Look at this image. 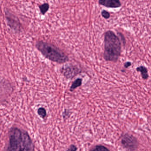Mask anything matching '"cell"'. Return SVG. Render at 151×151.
I'll return each mask as SVG.
<instances>
[{"instance_id": "obj_1", "label": "cell", "mask_w": 151, "mask_h": 151, "mask_svg": "<svg viewBox=\"0 0 151 151\" xmlns=\"http://www.w3.org/2000/svg\"><path fill=\"white\" fill-rule=\"evenodd\" d=\"M30 136L24 130L12 127L9 131V143L4 151H34Z\"/></svg>"}, {"instance_id": "obj_2", "label": "cell", "mask_w": 151, "mask_h": 151, "mask_svg": "<svg viewBox=\"0 0 151 151\" xmlns=\"http://www.w3.org/2000/svg\"><path fill=\"white\" fill-rule=\"evenodd\" d=\"M104 58L106 61L117 62L122 52L120 38L112 31H106L104 36Z\"/></svg>"}, {"instance_id": "obj_3", "label": "cell", "mask_w": 151, "mask_h": 151, "mask_svg": "<svg viewBox=\"0 0 151 151\" xmlns=\"http://www.w3.org/2000/svg\"><path fill=\"white\" fill-rule=\"evenodd\" d=\"M37 49L46 58L58 64H63L69 61L68 56L55 45L42 41L37 42Z\"/></svg>"}, {"instance_id": "obj_4", "label": "cell", "mask_w": 151, "mask_h": 151, "mask_svg": "<svg viewBox=\"0 0 151 151\" xmlns=\"http://www.w3.org/2000/svg\"><path fill=\"white\" fill-rule=\"evenodd\" d=\"M121 143L122 147L128 151H136L139 144L136 137L128 133L123 134L121 136Z\"/></svg>"}, {"instance_id": "obj_5", "label": "cell", "mask_w": 151, "mask_h": 151, "mask_svg": "<svg viewBox=\"0 0 151 151\" xmlns=\"http://www.w3.org/2000/svg\"><path fill=\"white\" fill-rule=\"evenodd\" d=\"M61 72L67 79H72L81 72L77 66L73 65L64 66L60 69Z\"/></svg>"}, {"instance_id": "obj_6", "label": "cell", "mask_w": 151, "mask_h": 151, "mask_svg": "<svg viewBox=\"0 0 151 151\" xmlns=\"http://www.w3.org/2000/svg\"><path fill=\"white\" fill-rule=\"evenodd\" d=\"M99 3L107 8H118L122 6L121 3L119 0H99Z\"/></svg>"}, {"instance_id": "obj_7", "label": "cell", "mask_w": 151, "mask_h": 151, "mask_svg": "<svg viewBox=\"0 0 151 151\" xmlns=\"http://www.w3.org/2000/svg\"><path fill=\"white\" fill-rule=\"evenodd\" d=\"M136 70L137 72L141 73V76L143 79L147 80L149 78V75L148 74V69L144 66H140L138 67H137Z\"/></svg>"}, {"instance_id": "obj_8", "label": "cell", "mask_w": 151, "mask_h": 151, "mask_svg": "<svg viewBox=\"0 0 151 151\" xmlns=\"http://www.w3.org/2000/svg\"><path fill=\"white\" fill-rule=\"evenodd\" d=\"M82 83V79H80V78L76 79L73 82L70 88V91H73L76 88L81 86Z\"/></svg>"}, {"instance_id": "obj_9", "label": "cell", "mask_w": 151, "mask_h": 151, "mask_svg": "<svg viewBox=\"0 0 151 151\" xmlns=\"http://www.w3.org/2000/svg\"><path fill=\"white\" fill-rule=\"evenodd\" d=\"M49 8V4L47 3H45L39 6V8H40V10L41 13L42 15H45V13L48 11Z\"/></svg>"}, {"instance_id": "obj_10", "label": "cell", "mask_w": 151, "mask_h": 151, "mask_svg": "<svg viewBox=\"0 0 151 151\" xmlns=\"http://www.w3.org/2000/svg\"><path fill=\"white\" fill-rule=\"evenodd\" d=\"M90 151H110L106 147L102 145H97Z\"/></svg>"}, {"instance_id": "obj_11", "label": "cell", "mask_w": 151, "mask_h": 151, "mask_svg": "<svg viewBox=\"0 0 151 151\" xmlns=\"http://www.w3.org/2000/svg\"><path fill=\"white\" fill-rule=\"evenodd\" d=\"M38 113L40 117L42 118H44L47 116V111L45 108L41 107L38 110Z\"/></svg>"}, {"instance_id": "obj_12", "label": "cell", "mask_w": 151, "mask_h": 151, "mask_svg": "<svg viewBox=\"0 0 151 151\" xmlns=\"http://www.w3.org/2000/svg\"><path fill=\"white\" fill-rule=\"evenodd\" d=\"M101 15H102V17L105 19H108L111 17L110 13L105 10H102V12H101Z\"/></svg>"}, {"instance_id": "obj_13", "label": "cell", "mask_w": 151, "mask_h": 151, "mask_svg": "<svg viewBox=\"0 0 151 151\" xmlns=\"http://www.w3.org/2000/svg\"><path fill=\"white\" fill-rule=\"evenodd\" d=\"M77 150V148L76 145L74 144H71L69 148L67 149L66 151H76Z\"/></svg>"}, {"instance_id": "obj_14", "label": "cell", "mask_w": 151, "mask_h": 151, "mask_svg": "<svg viewBox=\"0 0 151 151\" xmlns=\"http://www.w3.org/2000/svg\"><path fill=\"white\" fill-rule=\"evenodd\" d=\"M70 111L68 110H65V111L63 113V117L64 118H66L69 117V115H70Z\"/></svg>"}, {"instance_id": "obj_15", "label": "cell", "mask_w": 151, "mask_h": 151, "mask_svg": "<svg viewBox=\"0 0 151 151\" xmlns=\"http://www.w3.org/2000/svg\"><path fill=\"white\" fill-rule=\"evenodd\" d=\"M119 34V36L121 37V40L122 41V43H124V45H125L126 43V40H125V37H124V35L121 33H118Z\"/></svg>"}, {"instance_id": "obj_16", "label": "cell", "mask_w": 151, "mask_h": 151, "mask_svg": "<svg viewBox=\"0 0 151 151\" xmlns=\"http://www.w3.org/2000/svg\"><path fill=\"white\" fill-rule=\"evenodd\" d=\"M131 65H132V63L129 62V61H128V62H126L124 64V66L125 68H128L129 66H131Z\"/></svg>"}]
</instances>
